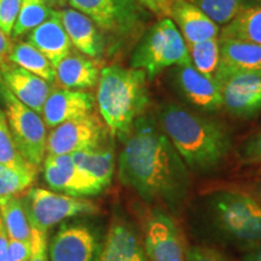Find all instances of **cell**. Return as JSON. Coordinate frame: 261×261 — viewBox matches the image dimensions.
<instances>
[{
	"mask_svg": "<svg viewBox=\"0 0 261 261\" xmlns=\"http://www.w3.org/2000/svg\"><path fill=\"white\" fill-rule=\"evenodd\" d=\"M122 143L117 159L121 184L145 203L177 213L190 191V175L161 127L151 116H140Z\"/></svg>",
	"mask_w": 261,
	"mask_h": 261,
	"instance_id": "6da1fadb",
	"label": "cell"
},
{
	"mask_svg": "<svg viewBox=\"0 0 261 261\" xmlns=\"http://www.w3.org/2000/svg\"><path fill=\"white\" fill-rule=\"evenodd\" d=\"M159 122L187 167L194 172L214 171L232 149L231 135L223 123L179 104H163Z\"/></svg>",
	"mask_w": 261,
	"mask_h": 261,
	"instance_id": "7a4b0ae2",
	"label": "cell"
},
{
	"mask_svg": "<svg viewBox=\"0 0 261 261\" xmlns=\"http://www.w3.org/2000/svg\"><path fill=\"white\" fill-rule=\"evenodd\" d=\"M96 103L108 132L123 142L150 104L148 76L143 70L113 64L99 73Z\"/></svg>",
	"mask_w": 261,
	"mask_h": 261,
	"instance_id": "3957f363",
	"label": "cell"
},
{
	"mask_svg": "<svg viewBox=\"0 0 261 261\" xmlns=\"http://www.w3.org/2000/svg\"><path fill=\"white\" fill-rule=\"evenodd\" d=\"M208 213L215 230L230 242L246 249L261 244V204L249 194L214 192L208 200Z\"/></svg>",
	"mask_w": 261,
	"mask_h": 261,
	"instance_id": "277c9868",
	"label": "cell"
},
{
	"mask_svg": "<svg viewBox=\"0 0 261 261\" xmlns=\"http://www.w3.org/2000/svg\"><path fill=\"white\" fill-rule=\"evenodd\" d=\"M187 64H191L188 45L171 18H161L143 33L129 61V67L144 71L148 80L166 68Z\"/></svg>",
	"mask_w": 261,
	"mask_h": 261,
	"instance_id": "5b68a950",
	"label": "cell"
},
{
	"mask_svg": "<svg viewBox=\"0 0 261 261\" xmlns=\"http://www.w3.org/2000/svg\"><path fill=\"white\" fill-rule=\"evenodd\" d=\"M0 104L8 120L12 138L25 161L40 168L46 156L47 127L40 114L19 102L0 79Z\"/></svg>",
	"mask_w": 261,
	"mask_h": 261,
	"instance_id": "8992f818",
	"label": "cell"
},
{
	"mask_svg": "<svg viewBox=\"0 0 261 261\" xmlns=\"http://www.w3.org/2000/svg\"><path fill=\"white\" fill-rule=\"evenodd\" d=\"M68 4L102 32L126 40L142 37L148 18L146 10L136 0H68Z\"/></svg>",
	"mask_w": 261,
	"mask_h": 261,
	"instance_id": "52a82bcc",
	"label": "cell"
},
{
	"mask_svg": "<svg viewBox=\"0 0 261 261\" xmlns=\"http://www.w3.org/2000/svg\"><path fill=\"white\" fill-rule=\"evenodd\" d=\"M22 203L31 227L44 232L69 218L94 215L99 212V207L86 198L56 194L41 188L29 189L22 197Z\"/></svg>",
	"mask_w": 261,
	"mask_h": 261,
	"instance_id": "ba28073f",
	"label": "cell"
},
{
	"mask_svg": "<svg viewBox=\"0 0 261 261\" xmlns=\"http://www.w3.org/2000/svg\"><path fill=\"white\" fill-rule=\"evenodd\" d=\"M142 236L150 261H187L180 228L162 208L155 207L146 212Z\"/></svg>",
	"mask_w": 261,
	"mask_h": 261,
	"instance_id": "9c48e42d",
	"label": "cell"
},
{
	"mask_svg": "<svg viewBox=\"0 0 261 261\" xmlns=\"http://www.w3.org/2000/svg\"><path fill=\"white\" fill-rule=\"evenodd\" d=\"M108 128L94 115L70 120L52 128L47 135L46 155H67L106 144Z\"/></svg>",
	"mask_w": 261,
	"mask_h": 261,
	"instance_id": "30bf717a",
	"label": "cell"
},
{
	"mask_svg": "<svg viewBox=\"0 0 261 261\" xmlns=\"http://www.w3.org/2000/svg\"><path fill=\"white\" fill-rule=\"evenodd\" d=\"M103 242L86 224H63L47 246L50 261H98Z\"/></svg>",
	"mask_w": 261,
	"mask_h": 261,
	"instance_id": "8fae6325",
	"label": "cell"
},
{
	"mask_svg": "<svg viewBox=\"0 0 261 261\" xmlns=\"http://www.w3.org/2000/svg\"><path fill=\"white\" fill-rule=\"evenodd\" d=\"M218 83L223 108L231 116L248 120L261 112V74H230Z\"/></svg>",
	"mask_w": 261,
	"mask_h": 261,
	"instance_id": "7c38bea8",
	"label": "cell"
},
{
	"mask_svg": "<svg viewBox=\"0 0 261 261\" xmlns=\"http://www.w3.org/2000/svg\"><path fill=\"white\" fill-rule=\"evenodd\" d=\"M98 261H150L142 233L120 211L114 212Z\"/></svg>",
	"mask_w": 261,
	"mask_h": 261,
	"instance_id": "4fadbf2b",
	"label": "cell"
},
{
	"mask_svg": "<svg viewBox=\"0 0 261 261\" xmlns=\"http://www.w3.org/2000/svg\"><path fill=\"white\" fill-rule=\"evenodd\" d=\"M42 166L45 181L52 190L73 197L96 196L103 192L96 182L74 165L70 154L46 155Z\"/></svg>",
	"mask_w": 261,
	"mask_h": 261,
	"instance_id": "5bb4252c",
	"label": "cell"
},
{
	"mask_svg": "<svg viewBox=\"0 0 261 261\" xmlns=\"http://www.w3.org/2000/svg\"><path fill=\"white\" fill-rule=\"evenodd\" d=\"M173 79L181 96L196 109L204 113L218 112L223 108L220 85L215 77L201 74L194 65H178Z\"/></svg>",
	"mask_w": 261,
	"mask_h": 261,
	"instance_id": "9a60e30c",
	"label": "cell"
},
{
	"mask_svg": "<svg viewBox=\"0 0 261 261\" xmlns=\"http://www.w3.org/2000/svg\"><path fill=\"white\" fill-rule=\"evenodd\" d=\"M96 107V97L87 91L52 89L42 107L41 117L47 128H55L70 120L90 115Z\"/></svg>",
	"mask_w": 261,
	"mask_h": 261,
	"instance_id": "2e32d148",
	"label": "cell"
},
{
	"mask_svg": "<svg viewBox=\"0 0 261 261\" xmlns=\"http://www.w3.org/2000/svg\"><path fill=\"white\" fill-rule=\"evenodd\" d=\"M0 79L19 102L41 115L45 100L54 89L52 84L9 61L0 63Z\"/></svg>",
	"mask_w": 261,
	"mask_h": 261,
	"instance_id": "e0dca14e",
	"label": "cell"
},
{
	"mask_svg": "<svg viewBox=\"0 0 261 261\" xmlns=\"http://www.w3.org/2000/svg\"><path fill=\"white\" fill-rule=\"evenodd\" d=\"M220 60L215 80L236 73L261 74V44L220 39Z\"/></svg>",
	"mask_w": 261,
	"mask_h": 261,
	"instance_id": "ac0fdd59",
	"label": "cell"
},
{
	"mask_svg": "<svg viewBox=\"0 0 261 261\" xmlns=\"http://www.w3.org/2000/svg\"><path fill=\"white\" fill-rule=\"evenodd\" d=\"M58 16L71 45L77 51L90 58L102 56L106 42L100 29L94 24L92 19L75 9L58 10Z\"/></svg>",
	"mask_w": 261,
	"mask_h": 261,
	"instance_id": "d6986e66",
	"label": "cell"
},
{
	"mask_svg": "<svg viewBox=\"0 0 261 261\" xmlns=\"http://www.w3.org/2000/svg\"><path fill=\"white\" fill-rule=\"evenodd\" d=\"M187 44L219 38V25L189 0H172L169 17Z\"/></svg>",
	"mask_w": 261,
	"mask_h": 261,
	"instance_id": "ffe728a7",
	"label": "cell"
},
{
	"mask_svg": "<svg viewBox=\"0 0 261 261\" xmlns=\"http://www.w3.org/2000/svg\"><path fill=\"white\" fill-rule=\"evenodd\" d=\"M27 41L40 51L54 67L68 56L73 47L58 16V10H55L50 18L28 33Z\"/></svg>",
	"mask_w": 261,
	"mask_h": 261,
	"instance_id": "44dd1931",
	"label": "cell"
},
{
	"mask_svg": "<svg viewBox=\"0 0 261 261\" xmlns=\"http://www.w3.org/2000/svg\"><path fill=\"white\" fill-rule=\"evenodd\" d=\"M56 83L63 89L85 91L92 89L99 80L97 63L85 55L70 52L56 67Z\"/></svg>",
	"mask_w": 261,
	"mask_h": 261,
	"instance_id": "7402d4cb",
	"label": "cell"
},
{
	"mask_svg": "<svg viewBox=\"0 0 261 261\" xmlns=\"http://www.w3.org/2000/svg\"><path fill=\"white\" fill-rule=\"evenodd\" d=\"M71 155L74 165L104 191L112 185L115 173V152L106 144L97 148L75 151Z\"/></svg>",
	"mask_w": 261,
	"mask_h": 261,
	"instance_id": "603a6c76",
	"label": "cell"
},
{
	"mask_svg": "<svg viewBox=\"0 0 261 261\" xmlns=\"http://www.w3.org/2000/svg\"><path fill=\"white\" fill-rule=\"evenodd\" d=\"M0 218L10 240L32 243V227L22 198L16 195L0 197Z\"/></svg>",
	"mask_w": 261,
	"mask_h": 261,
	"instance_id": "cb8c5ba5",
	"label": "cell"
},
{
	"mask_svg": "<svg viewBox=\"0 0 261 261\" xmlns=\"http://www.w3.org/2000/svg\"><path fill=\"white\" fill-rule=\"evenodd\" d=\"M8 61L37 75L50 84L56 83V70L40 51L28 41H19L12 46Z\"/></svg>",
	"mask_w": 261,
	"mask_h": 261,
	"instance_id": "d4e9b609",
	"label": "cell"
},
{
	"mask_svg": "<svg viewBox=\"0 0 261 261\" xmlns=\"http://www.w3.org/2000/svg\"><path fill=\"white\" fill-rule=\"evenodd\" d=\"M219 38L261 44V4L247 9L224 24Z\"/></svg>",
	"mask_w": 261,
	"mask_h": 261,
	"instance_id": "484cf974",
	"label": "cell"
},
{
	"mask_svg": "<svg viewBox=\"0 0 261 261\" xmlns=\"http://www.w3.org/2000/svg\"><path fill=\"white\" fill-rule=\"evenodd\" d=\"M218 25L226 24L247 9L260 5L261 0H189Z\"/></svg>",
	"mask_w": 261,
	"mask_h": 261,
	"instance_id": "4316f807",
	"label": "cell"
},
{
	"mask_svg": "<svg viewBox=\"0 0 261 261\" xmlns=\"http://www.w3.org/2000/svg\"><path fill=\"white\" fill-rule=\"evenodd\" d=\"M55 9L42 0H22L21 8L16 19L11 38L18 39L31 33L54 15Z\"/></svg>",
	"mask_w": 261,
	"mask_h": 261,
	"instance_id": "83f0119b",
	"label": "cell"
},
{
	"mask_svg": "<svg viewBox=\"0 0 261 261\" xmlns=\"http://www.w3.org/2000/svg\"><path fill=\"white\" fill-rule=\"evenodd\" d=\"M191 63L201 74L214 77L220 60L219 38L208 39L195 44H187Z\"/></svg>",
	"mask_w": 261,
	"mask_h": 261,
	"instance_id": "f1b7e54d",
	"label": "cell"
},
{
	"mask_svg": "<svg viewBox=\"0 0 261 261\" xmlns=\"http://www.w3.org/2000/svg\"><path fill=\"white\" fill-rule=\"evenodd\" d=\"M0 163L8 166L10 168L17 169V171L39 169L32 163L25 161L23 156L19 154L2 107H0Z\"/></svg>",
	"mask_w": 261,
	"mask_h": 261,
	"instance_id": "f546056e",
	"label": "cell"
},
{
	"mask_svg": "<svg viewBox=\"0 0 261 261\" xmlns=\"http://www.w3.org/2000/svg\"><path fill=\"white\" fill-rule=\"evenodd\" d=\"M39 169L17 171L0 163V197L17 195L32 187Z\"/></svg>",
	"mask_w": 261,
	"mask_h": 261,
	"instance_id": "4dcf8cb0",
	"label": "cell"
},
{
	"mask_svg": "<svg viewBox=\"0 0 261 261\" xmlns=\"http://www.w3.org/2000/svg\"><path fill=\"white\" fill-rule=\"evenodd\" d=\"M240 161L244 166L261 165V127L241 146Z\"/></svg>",
	"mask_w": 261,
	"mask_h": 261,
	"instance_id": "1f68e13d",
	"label": "cell"
},
{
	"mask_svg": "<svg viewBox=\"0 0 261 261\" xmlns=\"http://www.w3.org/2000/svg\"><path fill=\"white\" fill-rule=\"evenodd\" d=\"M22 0H0V29L11 38Z\"/></svg>",
	"mask_w": 261,
	"mask_h": 261,
	"instance_id": "d6a6232c",
	"label": "cell"
},
{
	"mask_svg": "<svg viewBox=\"0 0 261 261\" xmlns=\"http://www.w3.org/2000/svg\"><path fill=\"white\" fill-rule=\"evenodd\" d=\"M187 261H231L218 249L207 246H194L187 250Z\"/></svg>",
	"mask_w": 261,
	"mask_h": 261,
	"instance_id": "836d02e7",
	"label": "cell"
},
{
	"mask_svg": "<svg viewBox=\"0 0 261 261\" xmlns=\"http://www.w3.org/2000/svg\"><path fill=\"white\" fill-rule=\"evenodd\" d=\"M31 261H48L47 234L44 231L32 228V257Z\"/></svg>",
	"mask_w": 261,
	"mask_h": 261,
	"instance_id": "e575fe53",
	"label": "cell"
},
{
	"mask_svg": "<svg viewBox=\"0 0 261 261\" xmlns=\"http://www.w3.org/2000/svg\"><path fill=\"white\" fill-rule=\"evenodd\" d=\"M8 249L10 261H31L32 243L29 244L9 238Z\"/></svg>",
	"mask_w": 261,
	"mask_h": 261,
	"instance_id": "d590c367",
	"label": "cell"
},
{
	"mask_svg": "<svg viewBox=\"0 0 261 261\" xmlns=\"http://www.w3.org/2000/svg\"><path fill=\"white\" fill-rule=\"evenodd\" d=\"M146 11L151 12L159 18H168L172 0H136Z\"/></svg>",
	"mask_w": 261,
	"mask_h": 261,
	"instance_id": "8d00e7d4",
	"label": "cell"
},
{
	"mask_svg": "<svg viewBox=\"0 0 261 261\" xmlns=\"http://www.w3.org/2000/svg\"><path fill=\"white\" fill-rule=\"evenodd\" d=\"M12 46H14V44H12L11 39L0 29V63H4L8 61Z\"/></svg>",
	"mask_w": 261,
	"mask_h": 261,
	"instance_id": "74e56055",
	"label": "cell"
},
{
	"mask_svg": "<svg viewBox=\"0 0 261 261\" xmlns=\"http://www.w3.org/2000/svg\"><path fill=\"white\" fill-rule=\"evenodd\" d=\"M8 244H9L8 233H6L4 224H3L2 218H0V261H10Z\"/></svg>",
	"mask_w": 261,
	"mask_h": 261,
	"instance_id": "f35d334b",
	"label": "cell"
},
{
	"mask_svg": "<svg viewBox=\"0 0 261 261\" xmlns=\"http://www.w3.org/2000/svg\"><path fill=\"white\" fill-rule=\"evenodd\" d=\"M241 261H261V244L247 249Z\"/></svg>",
	"mask_w": 261,
	"mask_h": 261,
	"instance_id": "ab89813d",
	"label": "cell"
},
{
	"mask_svg": "<svg viewBox=\"0 0 261 261\" xmlns=\"http://www.w3.org/2000/svg\"><path fill=\"white\" fill-rule=\"evenodd\" d=\"M249 195L252 196V197L255 198V200L261 204V181L256 182V184L253 185L252 189H250Z\"/></svg>",
	"mask_w": 261,
	"mask_h": 261,
	"instance_id": "60d3db41",
	"label": "cell"
},
{
	"mask_svg": "<svg viewBox=\"0 0 261 261\" xmlns=\"http://www.w3.org/2000/svg\"><path fill=\"white\" fill-rule=\"evenodd\" d=\"M42 2H45L50 8L55 10L64 8L68 4V0H42Z\"/></svg>",
	"mask_w": 261,
	"mask_h": 261,
	"instance_id": "b9f144b4",
	"label": "cell"
},
{
	"mask_svg": "<svg viewBox=\"0 0 261 261\" xmlns=\"http://www.w3.org/2000/svg\"><path fill=\"white\" fill-rule=\"evenodd\" d=\"M257 174H259V175H261V167L259 168V171H257Z\"/></svg>",
	"mask_w": 261,
	"mask_h": 261,
	"instance_id": "7bdbcfd3",
	"label": "cell"
}]
</instances>
